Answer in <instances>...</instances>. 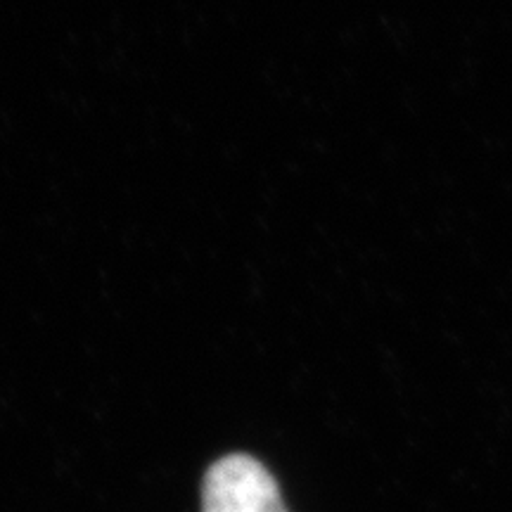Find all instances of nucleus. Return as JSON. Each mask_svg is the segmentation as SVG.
Listing matches in <instances>:
<instances>
[{"instance_id":"obj_1","label":"nucleus","mask_w":512,"mask_h":512,"mask_svg":"<svg viewBox=\"0 0 512 512\" xmlns=\"http://www.w3.org/2000/svg\"><path fill=\"white\" fill-rule=\"evenodd\" d=\"M202 512H287L280 486L259 460L233 453L216 460L202 482Z\"/></svg>"}]
</instances>
